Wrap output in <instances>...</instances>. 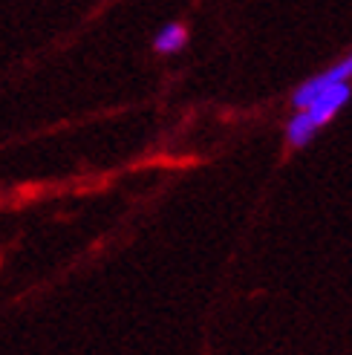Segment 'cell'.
<instances>
[{"label":"cell","instance_id":"1","mask_svg":"<svg viewBox=\"0 0 352 355\" xmlns=\"http://www.w3.org/2000/svg\"><path fill=\"white\" fill-rule=\"evenodd\" d=\"M349 98H352V81L332 87V90H326L324 96L315 98L309 107L294 110V116L286 121V130H283L286 145H289V148H303V145H309V141L318 136V133L326 128V124L346 107Z\"/></svg>","mask_w":352,"mask_h":355},{"label":"cell","instance_id":"2","mask_svg":"<svg viewBox=\"0 0 352 355\" xmlns=\"http://www.w3.org/2000/svg\"><path fill=\"white\" fill-rule=\"evenodd\" d=\"M346 81H352V52H349V55H344L341 61H335L332 67H326L324 73L306 78L303 84H297L289 101H292L294 110H303L318 96H324L326 90H332V87H338V84H346Z\"/></svg>","mask_w":352,"mask_h":355},{"label":"cell","instance_id":"3","mask_svg":"<svg viewBox=\"0 0 352 355\" xmlns=\"http://www.w3.org/2000/svg\"><path fill=\"white\" fill-rule=\"evenodd\" d=\"M188 29L182 24H165L159 32H156L153 38V49L159 52V55H176V52H182L188 46Z\"/></svg>","mask_w":352,"mask_h":355}]
</instances>
